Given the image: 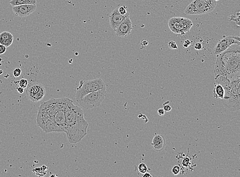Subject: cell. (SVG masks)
Wrapping results in <instances>:
<instances>
[{
  "label": "cell",
  "mask_w": 240,
  "mask_h": 177,
  "mask_svg": "<svg viewBox=\"0 0 240 177\" xmlns=\"http://www.w3.org/2000/svg\"><path fill=\"white\" fill-rule=\"evenodd\" d=\"M194 48L196 50H201L202 48L201 43H196V44H195Z\"/></svg>",
  "instance_id": "cell-29"
},
{
  "label": "cell",
  "mask_w": 240,
  "mask_h": 177,
  "mask_svg": "<svg viewBox=\"0 0 240 177\" xmlns=\"http://www.w3.org/2000/svg\"><path fill=\"white\" fill-rule=\"evenodd\" d=\"M217 1L215 0H194L187 7V15H200L213 11L216 8Z\"/></svg>",
  "instance_id": "cell-5"
},
{
  "label": "cell",
  "mask_w": 240,
  "mask_h": 177,
  "mask_svg": "<svg viewBox=\"0 0 240 177\" xmlns=\"http://www.w3.org/2000/svg\"><path fill=\"white\" fill-rule=\"evenodd\" d=\"M163 109H164L165 112H167L170 111L171 110L172 107L169 105L166 104V103H164V104L163 106Z\"/></svg>",
  "instance_id": "cell-27"
},
{
  "label": "cell",
  "mask_w": 240,
  "mask_h": 177,
  "mask_svg": "<svg viewBox=\"0 0 240 177\" xmlns=\"http://www.w3.org/2000/svg\"><path fill=\"white\" fill-rule=\"evenodd\" d=\"M46 93L45 87L39 83L31 84L26 90L28 98L33 102H38L43 100Z\"/></svg>",
  "instance_id": "cell-9"
},
{
  "label": "cell",
  "mask_w": 240,
  "mask_h": 177,
  "mask_svg": "<svg viewBox=\"0 0 240 177\" xmlns=\"http://www.w3.org/2000/svg\"><path fill=\"white\" fill-rule=\"evenodd\" d=\"M3 70H0V75L2 74H3Z\"/></svg>",
  "instance_id": "cell-35"
},
{
  "label": "cell",
  "mask_w": 240,
  "mask_h": 177,
  "mask_svg": "<svg viewBox=\"0 0 240 177\" xmlns=\"http://www.w3.org/2000/svg\"><path fill=\"white\" fill-rule=\"evenodd\" d=\"M17 92H19L20 93H23L24 92V88L23 87H18L17 88Z\"/></svg>",
  "instance_id": "cell-32"
},
{
  "label": "cell",
  "mask_w": 240,
  "mask_h": 177,
  "mask_svg": "<svg viewBox=\"0 0 240 177\" xmlns=\"http://www.w3.org/2000/svg\"><path fill=\"white\" fill-rule=\"evenodd\" d=\"M48 169V168L47 166H42V167H37V168L34 169V170H32V171L34 173V174H35L36 175H37L38 176H39L40 173H41V174H43V176H44V175L46 174L47 170ZM42 176V174H41V176Z\"/></svg>",
  "instance_id": "cell-19"
},
{
  "label": "cell",
  "mask_w": 240,
  "mask_h": 177,
  "mask_svg": "<svg viewBox=\"0 0 240 177\" xmlns=\"http://www.w3.org/2000/svg\"><path fill=\"white\" fill-rule=\"evenodd\" d=\"M151 144L153 149L155 151H162L166 147V141L165 138L162 135H156L153 137Z\"/></svg>",
  "instance_id": "cell-14"
},
{
  "label": "cell",
  "mask_w": 240,
  "mask_h": 177,
  "mask_svg": "<svg viewBox=\"0 0 240 177\" xmlns=\"http://www.w3.org/2000/svg\"><path fill=\"white\" fill-rule=\"evenodd\" d=\"M189 155V153L187 154V157L186 156V157L183 158V160L182 161V165H181V167L180 168H184V169H187V168H189V169H193V168H192V163H191V158L190 157H189L188 156Z\"/></svg>",
  "instance_id": "cell-18"
},
{
  "label": "cell",
  "mask_w": 240,
  "mask_h": 177,
  "mask_svg": "<svg viewBox=\"0 0 240 177\" xmlns=\"http://www.w3.org/2000/svg\"><path fill=\"white\" fill-rule=\"evenodd\" d=\"M234 44L240 46V42L233 38L232 36L223 37V39L219 40L215 46L213 51L214 54L218 56Z\"/></svg>",
  "instance_id": "cell-10"
},
{
  "label": "cell",
  "mask_w": 240,
  "mask_h": 177,
  "mask_svg": "<svg viewBox=\"0 0 240 177\" xmlns=\"http://www.w3.org/2000/svg\"><path fill=\"white\" fill-rule=\"evenodd\" d=\"M232 37L233 39H235L236 40H238L239 42H240V37L239 36H232Z\"/></svg>",
  "instance_id": "cell-34"
},
{
  "label": "cell",
  "mask_w": 240,
  "mask_h": 177,
  "mask_svg": "<svg viewBox=\"0 0 240 177\" xmlns=\"http://www.w3.org/2000/svg\"><path fill=\"white\" fill-rule=\"evenodd\" d=\"M168 47L171 49H178V46L174 41L169 42L168 43Z\"/></svg>",
  "instance_id": "cell-23"
},
{
  "label": "cell",
  "mask_w": 240,
  "mask_h": 177,
  "mask_svg": "<svg viewBox=\"0 0 240 177\" xmlns=\"http://www.w3.org/2000/svg\"><path fill=\"white\" fill-rule=\"evenodd\" d=\"M102 89H106V86L101 79H95L87 81L82 80L76 90L75 95L76 101H78L90 93Z\"/></svg>",
  "instance_id": "cell-6"
},
{
  "label": "cell",
  "mask_w": 240,
  "mask_h": 177,
  "mask_svg": "<svg viewBox=\"0 0 240 177\" xmlns=\"http://www.w3.org/2000/svg\"><path fill=\"white\" fill-rule=\"evenodd\" d=\"M222 101L224 106L230 110H240V76L225 88L224 98Z\"/></svg>",
  "instance_id": "cell-4"
},
{
  "label": "cell",
  "mask_w": 240,
  "mask_h": 177,
  "mask_svg": "<svg viewBox=\"0 0 240 177\" xmlns=\"http://www.w3.org/2000/svg\"><path fill=\"white\" fill-rule=\"evenodd\" d=\"M143 177H152V175H150V173H149L148 172H146V173H145V174H144V175H143Z\"/></svg>",
  "instance_id": "cell-33"
},
{
  "label": "cell",
  "mask_w": 240,
  "mask_h": 177,
  "mask_svg": "<svg viewBox=\"0 0 240 177\" xmlns=\"http://www.w3.org/2000/svg\"><path fill=\"white\" fill-rule=\"evenodd\" d=\"M21 74V70L20 68H16L13 71V75L15 77H19Z\"/></svg>",
  "instance_id": "cell-25"
},
{
  "label": "cell",
  "mask_w": 240,
  "mask_h": 177,
  "mask_svg": "<svg viewBox=\"0 0 240 177\" xmlns=\"http://www.w3.org/2000/svg\"><path fill=\"white\" fill-rule=\"evenodd\" d=\"M6 51V47L3 44H0V55L4 54Z\"/></svg>",
  "instance_id": "cell-26"
},
{
  "label": "cell",
  "mask_w": 240,
  "mask_h": 177,
  "mask_svg": "<svg viewBox=\"0 0 240 177\" xmlns=\"http://www.w3.org/2000/svg\"><path fill=\"white\" fill-rule=\"evenodd\" d=\"M148 44V42L146 40H142L141 41V45L144 47H145Z\"/></svg>",
  "instance_id": "cell-31"
},
{
  "label": "cell",
  "mask_w": 240,
  "mask_h": 177,
  "mask_svg": "<svg viewBox=\"0 0 240 177\" xmlns=\"http://www.w3.org/2000/svg\"><path fill=\"white\" fill-rule=\"evenodd\" d=\"M13 36L12 33L7 31H4L0 34V44H3L8 47L13 43Z\"/></svg>",
  "instance_id": "cell-15"
},
{
  "label": "cell",
  "mask_w": 240,
  "mask_h": 177,
  "mask_svg": "<svg viewBox=\"0 0 240 177\" xmlns=\"http://www.w3.org/2000/svg\"><path fill=\"white\" fill-rule=\"evenodd\" d=\"M126 8H127V7L125 6H123L120 7L119 8H118L119 13L121 14V15H125V14H127L128 12H127V10H126Z\"/></svg>",
  "instance_id": "cell-24"
},
{
  "label": "cell",
  "mask_w": 240,
  "mask_h": 177,
  "mask_svg": "<svg viewBox=\"0 0 240 177\" xmlns=\"http://www.w3.org/2000/svg\"><path fill=\"white\" fill-rule=\"evenodd\" d=\"M69 98H52L39 107L36 123L46 133L66 132V111Z\"/></svg>",
  "instance_id": "cell-1"
},
{
  "label": "cell",
  "mask_w": 240,
  "mask_h": 177,
  "mask_svg": "<svg viewBox=\"0 0 240 177\" xmlns=\"http://www.w3.org/2000/svg\"><path fill=\"white\" fill-rule=\"evenodd\" d=\"M9 3L12 6L24 4H36L37 0H11Z\"/></svg>",
  "instance_id": "cell-17"
},
{
  "label": "cell",
  "mask_w": 240,
  "mask_h": 177,
  "mask_svg": "<svg viewBox=\"0 0 240 177\" xmlns=\"http://www.w3.org/2000/svg\"><path fill=\"white\" fill-rule=\"evenodd\" d=\"M66 132L70 143L80 142L87 134L89 124L84 117L81 108L75 105L71 99L67 100L66 111Z\"/></svg>",
  "instance_id": "cell-2"
},
{
  "label": "cell",
  "mask_w": 240,
  "mask_h": 177,
  "mask_svg": "<svg viewBox=\"0 0 240 177\" xmlns=\"http://www.w3.org/2000/svg\"><path fill=\"white\" fill-rule=\"evenodd\" d=\"M19 84L20 87L25 88L26 87H27L28 86V81L26 79H21V80L19 81Z\"/></svg>",
  "instance_id": "cell-21"
},
{
  "label": "cell",
  "mask_w": 240,
  "mask_h": 177,
  "mask_svg": "<svg viewBox=\"0 0 240 177\" xmlns=\"http://www.w3.org/2000/svg\"><path fill=\"white\" fill-rule=\"evenodd\" d=\"M215 1H219V0H215Z\"/></svg>",
  "instance_id": "cell-37"
},
{
  "label": "cell",
  "mask_w": 240,
  "mask_h": 177,
  "mask_svg": "<svg viewBox=\"0 0 240 177\" xmlns=\"http://www.w3.org/2000/svg\"><path fill=\"white\" fill-rule=\"evenodd\" d=\"M165 112H166L163 108H159V110H157V113L160 116H164Z\"/></svg>",
  "instance_id": "cell-30"
},
{
  "label": "cell",
  "mask_w": 240,
  "mask_h": 177,
  "mask_svg": "<svg viewBox=\"0 0 240 177\" xmlns=\"http://www.w3.org/2000/svg\"><path fill=\"white\" fill-rule=\"evenodd\" d=\"M132 23L129 16L116 29V35L119 37H127L132 32Z\"/></svg>",
  "instance_id": "cell-12"
},
{
  "label": "cell",
  "mask_w": 240,
  "mask_h": 177,
  "mask_svg": "<svg viewBox=\"0 0 240 177\" xmlns=\"http://www.w3.org/2000/svg\"><path fill=\"white\" fill-rule=\"evenodd\" d=\"M180 171H181V168H180V166H177V165L175 166H174L172 168V173H173V174L174 175H178L179 174V173H180Z\"/></svg>",
  "instance_id": "cell-22"
},
{
  "label": "cell",
  "mask_w": 240,
  "mask_h": 177,
  "mask_svg": "<svg viewBox=\"0 0 240 177\" xmlns=\"http://www.w3.org/2000/svg\"><path fill=\"white\" fill-rule=\"evenodd\" d=\"M190 46L191 42L190 40H189V39L185 40L184 43H183V45H182V46H183V47L184 48H187L189 47H190Z\"/></svg>",
  "instance_id": "cell-28"
},
{
  "label": "cell",
  "mask_w": 240,
  "mask_h": 177,
  "mask_svg": "<svg viewBox=\"0 0 240 177\" xmlns=\"http://www.w3.org/2000/svg\"><path fill=\"white\" fill-rule=\"evenodd\" d=\"M2 61V59L0 57V63H1Z\"/></svg>",
  "instance_id": "cell-36"
},
{
  "label": "cell",
  "mask_w": 240,
  "mask_h": 177,
  "mask_svg": "<svg viewBox=\"0 0 240 177\" xmlns=\"http://www.w3.org/2000/svg\"><path fill=\"white\" fill-rule=\"evenodd\" d=\"M106 94V89L95 91L86 94L77 102L82 107L87 109L97 108L104 100Z\"/></svg>",
  "instance_id": "cell-7"
},
{
  "label": "cell",
  "mask_w": 240,
  "mask_h": 177,
  "mask_svg": "<svg viewBox=\"0 0 240 177\" xmlns=\"http://www.w3.org/2000/svg\"><path fill=\"white\" fill-rule=\"evenodd\" d=\"M138 170H139L140 173L144 174L146 172H147L148 167L146 164H145L144 163H141L139 164V166H138Z\"/></svg>",
  "instance_id": "cell-20"
},
{
  "label": "cell",
  "mask_w": 240,
  "mask_h": 177,
  "mask_svg": "<svg viewBox=\"0 0 240 177\" xmlns=\"http://www.w3.org/2000/svg\"><path fill=\"white\" fill-rule=\"evenodd\" d=\"M129 16V12H127V14L125 15H121L119 13L118 8L115 9L111 13L109 16V24H110V27L115 31L116 29L118 27V26L121 24L122 22Z\"/></svg>",
  "instance_id": "cell-13"
},
{
  "label": "cell",
  "mask_w": 240,
  "mask_h": 177,
  "mask_svg": "<svg viewBox=\"0 0 240 177\" xmlns=\"http://www.w3.org/2000/svg\"><path fill=\"white\" fill-rule=\"evenodd\" d=\"M36 8V4H24L12 6V10L17 16L25 17L30 16Z\"/></svg>",
  "instance_id": "cell-11"
},
{
  "label": "cell",
  "mask_w": 240,
  "mask_h": 177,
  "mask_svg": "<svg viewBox=\"0 0 240 177\" xmlns=\"http://www.w3.org/2000/svg\"><path fill=\"white\" fill-rule=\"evenodd\" d=\"M213 96L215 99H223L225 96V88L220 83H215V87L213 90Z\"/></svg>",
  "instance_id": "cell-16"
},
{
  "label": "cell",
  "mask_w": 240,
  "mask_h": 177,
  "mask_svg": "<svg viewBox=\"0 0 240 177\" xmlns=\"http://www.w3.org/2000/svg\"><path fill=\"white\" fill-rule=\"evenodd\" d=\"M193 25L192 21L185 17H172L168 21L170 30L173 33L181 35H184L188 32Z\"/></svg>",
  "instance_id": "cell-8"
},
{
  "label": "cell",
  "mask_w": 240,
  "mask_h": 177,
  "mask_svg": "<svg viewBox=\"0 0 240 177\" xmlns=\"http://www.w3.org/2000/svg\"><path fill=\"white\" fill-rule=\"evenodd\" d=\"M215 78L221 76L230 81L240 76V46L233 44L217 56L214 69Z\"/></svg>",
  "instance_id": "cell-3"
}]
</instances>
